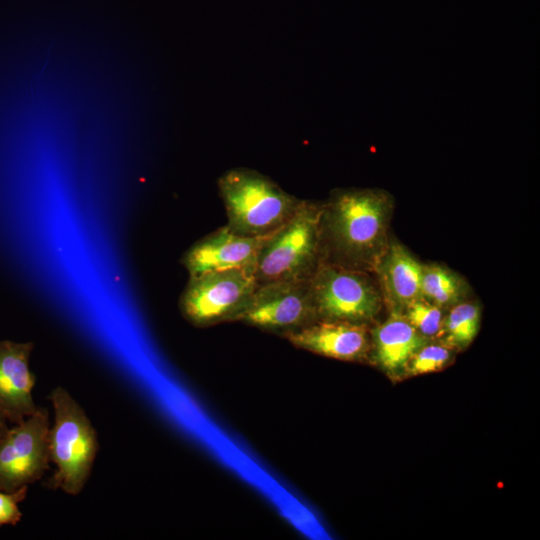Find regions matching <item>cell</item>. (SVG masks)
I'll return each mask as SVG.
<instances>
[{"mask_svg":"<svg viewBox=\"0 0 540 540\" xmlns=\"http://www.w3.org/2000/svg\"><path fill=\"white\" fill-rule=\"evenodd\" d=\"M7 423L8 422L4 418H2L0 416V443L3 440V438L5 437L8 430H9V427H8Z\"/></svg>","mask_w":540,"mask_h":540,"instance_id":"19","label":"cell"},{"mask_svg":"<svg viewBox=\"0 0 540 540\" xmlns=\"http://www.w3.org/2000/svg\"><path fill=\"white\" fill-rule=\"evenodd\" d=\"M375 268L385 296L395 308L404 309L422 298V265L399 243L387 246Z\"/></svg>","mask_w":540,"mask_h":540,"instance_id":"12","label":"cell"},{"mask_svg":"<svg viewBox=\"0 0 540 540\" xmlns=\"http://www.w3.org/2000/svg\"><path fill=\"white\" fill-rule=\"evenodd\" d=\"M321 205L302 199L294 215L265 236L254 267L258 285L311 280L323 263L320 242Z\"/></svg>","mask_w":540,"mask_h":540,"instance_id":"3","label":"cell"},{"mask_svg":"<svg viewBox=\"0 0 540 540\" xmlns=\"http://www.w3.org/2000/svg\"><path fill=\"white\" fill-rule=\"evenodd\" d=\"M480 323V308L476 303L461 301L453 305L444 318L443 332L450 344L465 348L475 338Z\"/></svg>","mask_w":540,"mask_h":540,"instance_id":"15","label":"cell"},{"mask_svg":"<svg viewBox=\"0 0 540 540\" xmlns=\"http://www.w3.org/2000/svg\"><path fill=\"white\" fill-rule=\"evenodd\" d=\"M32 342L0 341V416L14 425L36 412L32 397L36 382L29 368Z\"/></svg>","mask_w":540,"mask_h":540,"instance_id":"10","label":"cell"},{"mask_svg":"<svg viewBox=\"0 0 540 540\" xmlns=\"http://www.w3.org/2000/svg\"><path fill=\"white\" fill-rule=\"evenodd\" d=\"M217 186L226 210V226L243 236L263 237L274 232L294 215L302 201L250 168L226 171Z\"/></svg>","mask_w":540,"mask_h":540,"instance_id":"2","label":"cell"},{"mask_svg":"<svg viewBox=\"0 0 540 540\" xmlns=\"http://www.w3.org/2000/svg\"><path fill=\"white\" fill-rule=\"evenodd\" d=\"M49 398L54 424L48 433V450L56 471L43 485L78 495L91 475L99 449L97 432L83 408L63 387L53 389Z\"/></svg>","mask_w":540,"mask_h":540,"instance_id":"4","label":"cell"},{"mask_svg":"<svg viewBox=\"0 0 540 540\" xmlns=\"http://www.w3.org/2000/svg\"><path fill=\"white\" fill-rule=\"evenodd\" d=\"M466 288L464 280L453 271L438 264L422 265V298L442 309L461 302Z\"/></svg>","mask_w":540,"mask_h":540,"instance_id":"14","label":"cell"},{"mask_svg":"<svg viewBox=\"0 0 540 540\" xmlns=\"http://www.w3.org/2000/svg\"><path fill=\"white\" fill-rule=\"evenodd\" d=\"M310 289L318 320L366 324L381 308V294L365 271L322 263Z\"/></svg>","mask_w":540,"mask_h":540,"instance_id":"6","label":"cell"},{"mask_svg":"<svg viewBox=\"0 0 540 540\" xmlns=\"http://www.w3.org/2000/svg\"><path fill=\"white\" fill-rule=\"evenodd\" d=\"M451 355V350L446 346L423 345L409 360V373L420 375L438 371L449 362Z\"/></svg>","mask_w":540,"mask_h":540,"instance_id":"17","label":"cell"},{"mask_svg":"<svg viewBox=\"0 0 540 540\" xmlns=\"http://www.w3.org/2000/svg\"><path fill=\"white\" fill-rule=\"evenodd\" d=\"M49 411L36 412L9 428L0 443V490L13 492L41 480L49 469Z\"/></svg>","mask_w":540,"mask_h":540,"instance_id":"7","label":"cell"},{"mask_svg":"<svg viewBox=\"0 0 540 540\" xmlns=\"http://www.w3.org/2000/svg\"><path fill=\"white\" fill-rule=\"evenodd\" d=\"M404 310V317L424 337L443 333L445 317L441 307L421 298L408 304Z\"/></svg>","mask_w":540,"mask_h":540,"instance_id":"16","label":"cell"},{"mask_svg":"<svg viewBox=\"0 0 540 540\" xmlns=\"http://www.w3.org/2000/svg\"><path fill=\"white\" fill-rule=\"evenodd\" d=\"M28 486H23L13 492L0 490V526L9 524L16 525L22 518L18 503L22 502L27 495Z\"/></svg>","mask_w":540,"mask_h":540,"instance_id":"18","label":"cell"},{"mask_svg":"<svg viewBox=\"0 0 540 540\" xmlns=\"http://www.w3.org/2000/svg\"><path fill=\"white\" fill-rule=\"evenodd\" d=\"M318 320L310 281L258 285L239 321L286 338Z\"/></svg>","mask_w":540,"mask_h":540,"instance_id":"8","label":"cell"},{"mask_svg":"<svg viewBox=\"0 0 540 540\" xmlns=\"http://www.w3.org/2000/svg\"><path fill=\"white\" fill-rule=\"evenodd\" d=\"M374 356L389 373H396L408 365L411 357L425 345L421 335L404 317L393 313L372 334Z\"/></svg>","mask_w":540,"mask_h":540,"instance_id":"13","label":"cell"},{"mask_svg":"<svg viewBox=\"0 0 540 540\" xmlns=\"http://www.w3.org/2000/svg\"><path fill=\"white\" fill-rule=\"evenodd\" d=\"M258 284L247 268L208 271L189 277L179 299L182 316L195 327L239 321Z\"/></svg>","mask_w":540,"mask_h":540,"instance_id":"5","label":"cell"},{"mask_svg":"<svg viewBox=\"0 0 540 540\" xmlns=\"http://www.w3.org/2000/svg\"><path fill=\"white\" fill-rule=\"evenodd\" d=\"M264 238L243 236L224 225L196 241L183 254L180 262L189 277L230 268H247L254 272Z\"/></svg>","mask_w":540,"mask_h":540,"instance_id":"9","label":"cell"},{"mask_svg":"<svg viewBox=\"0 0 540 540\" xmlns=\"http://www.w3.org/2000/svg\"><path fill=\"white\" fill-rule=\"evenodd\" d=\"M286 339L297 348L343 361L362 360L370 349L366 324L344 321L317 320Z\"/></svg>","mask_w":540,"mask_h":540,"instance_id":"11","label":"cell"},{"mask_svg":"<svg viewBox=\"0 0 540 540\" xmlns=\"http://www.w3.org/2000/svg\"><path fill=\"white\" fill-rule=\"evenodd\" d=\"M390 196L376 189H340L321 205L323 263L365 271L387 249Z\"/></svg>","mask_w":540,"mask_h":540,"instance_id":"1","label":"cell"}]
</instances>
